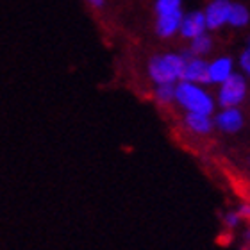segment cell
<instances>
[{"label": "cell", "instance_id": "cell-2", "mask_svg": "<svg viewBox=\"0 0 250 250\" xmlns=\"http://www.w3.org/2000/svg\"><path fill=\"white\" fill-rule=\"evenodd\" d=\"M184 61L186 58L183 54H157L148 61V75L156 84H175L177 81H181Z\"/></svg>", "mask_w": 250, "mask_h": 250}, {"label": "cell", "instance_id": "cell-18", "mask_svg": "<svg viewBox=\"0 0 250 250\" xmlns=\"http://www.w3.org/2000/svg\"><path fill=\"white\" fill-rule=\"evenodd\" d=\"M91 7H95V9H102L105 5V0H86Z\"/></svg>", "mask_w": 250, "mask_h": 250}, {"label": "cell", "instance_id": "cell-10", "mask_svg": "<svg viewBox=\"0 0 250 250\" xmlns=\"http://www.w3.org/2000/svg\"><path fill=\"white\" fill-rule=\"evenodd\" d=\"M184 124H186V127L191 130V132L200 134V136L209 134V132L214 129L211 115H202V113H186Z\"/></svg>", "mask_w": 250, "mask_h": 250}, {"label": "cell", "instance_id": "cell-14", "mask_svg": "<svg viewBox=\"0 0 250 250\" xmlns=\"http://www.w3.org/2000/svg\"><path fill=\"white\" fill-rule=\"evenodd\" d=\"M183 5V0H156V15H168V13H173V11H179Z\"/></svg>", "mask_w": 250, "mask_h": 250}, {"label": "cell", "instance_id": "cell-5", "mask_svg": "<svg viewBox=\"0 0 250 250\" xmlns=\"http://www.w3.org/2000/svg\"><path fill=\"white\" fill-rule=\"evenodd\" d=\"M181 81L188 83H195L200 86H208V61L198 56H191L184 61L183 73H181Z\"/></svg>", "mask_w": 250, "mask_h": 250}, {"label": "cell", "instance_id": "cell-8", "mask_svg": "<svg viewBox=\"0 0 250 250\" xmlns=\"http://www.w3.org/2000/svg\"><path fill=\"white\" fill-rule=\"evenodd\" d=\"M183 9L168 13V15H159L156 20V34L159 38H173L179 34V25H181V18H183Z\"/></svg>", "mask_w": 250, "mask_h": 250}, {"label": "cell", "instance_id": "cell-15", "mask_svg": "<svg viewBox=\"0 0 250 250\" xmlns=\"http://www.w3.org/2000/svg\"><path fill=\"white\" fill-rule=\"evenodd\" d=\"M240 66H241V70H243V73H247L249 75L250 73V48L247 47L243 52H241V56H240Z\"/></svg>", "mask_w": 250, "mask_h": 250}, {"label": "cell", "instance_id": "cell-12", "mask_svg": "<svg viewBox=\"0 0 250 250\" xmlns=\"http://www.w3.org/2000/svg\"><path fill=\"white\" fill-rule=\"evenodd\" d=\"M250 21V11L247 5L240 4V2H232L230 4L229 11V18H227V23L236 29H241V27H247Z\"/></svg>", "mask_w": 250, "mask_h": 250}, {"label": "cell", "instance_id": "cell-6", "mask_svg": "<svg viewBox=\"0 0 250 250\" xmlns=\"http://www.w3.org/2000/svg\"><path fill=\"white\" fill-rule=\"evenodd\" d=\"M213 124L214 127H218L220 130H224L227 134H234V132L243 129L245 116L238 107H222V111L213 118Z\"/></svg>", "mask_w": 250, "mask_h": 250}, {"label": "cell", "instance_id": "cell-4", "mask_svg": "<svg viewBox=\"0 0 250 250\" xmlns=\"http://www.w3.org/2000/svg\"><path fill=\"white\" fill-rule=\"evenodd\" d=\"M230 4H232L230 0H211V2H209L206 11H202L204 18H206V27H208V31L222 29V27L227 23Z\"/></svg>", "mask_w": 250, "mask_h": 250}, {"label": "cell", "instance_id": "cell-16", "mask_svg": "<svg viewBox=\"0 0 250 250\" xmlns=\"http://www.w3.org/2000/svg\"><path fill=\"white\" fill-rule=\"evenodd\" d=\"M240 214H238V211H229V213L224 216V222L227 227H236V225L240 224Z\"/></svg>", "mask_w": 250, "mask_h": 250}, {"label": "cell", "instance_id": "cell-9", "mask_svg": "<svg viewBox=\"0 0 250 250\" xmlns=\"http://www.w3.org/2000/svg\"><path fill=\"white\" fill-rule=\"evenodd\" d=\"M234 72V62L227 56L216 58L214 61L208 62V81L209 84H220Z\"/></svg>", "mask_w": 250, "mask_h": 250}, {"label": "cell", "instance_id": "cell-17", "mask_svg": "<svg viewBox=\"0 0 250 250\" xmlns=\"http://www.w3.org/2000/svg\"><path fill=\"white\" fill-rule=\"evenodd\" d=\"M238 214H240V218H249L250 214V206L249 204H241L240 211H238Z\"/></svg>", "mask_w": 250, "mask_h": 250}, {"label": "cell", "instance_id": "cell-3", "mask_svg": "<svg viewBox=\"0 0 250 250\" xmlns=\"http://www.w3.org/2000/svg\"><path fill=\"white\" fill-rule=\"evenodd\" d=\"M247 93H249V84L245 75L232 72L224 83H220L218 104L222 107H238L245 102Z\"/></svg>", "mask_w": 250, "mask_h": 250}, {"label": "cell", "instance_id": "cell-7", "mask_svg": "<svg viewBox=\"0 0 250 250\" xmlns=\"http://www.w3.org/2000/svg\"><path fill=\"white\" fill-rule=\"evenodd\" d=\"M208 31L206 27V18H204L202 11H191V13H186L181 18V25H179V34L186 40H191L200 32Z\"/></svg>", "mask_w": 250, "mask_h": 250}, {"label": "cell", "instance_id": "cell-1", "mask_svg": "<svg viewBox=\"0 0 250 250\" xmlns=\"http://www.w3.org/2000/svg\"><path fill=\"white\" fill-rule=\"evenodd\" d=\"M175 102L183 107L186 113H202V115H213L214 99L204 89V86L188 81L175 83Z\"/></svg>", "mask_w": 250, "mask_h": 250}, {"label": "cell", "instance_id": "cell-11", "mask_svg": "<svg viewBox=\"0 0 250 250\" xmlns=\"http://www.w3.org/2000/svg\"><path fill=\"white\" fill-rule=\"evenodd\" d=\"M211 50H213V38H211V34H209L208 31L200 32V34H197L195 38L189 40V52H191L193 56L204 58V56H208Z\"/></svg>", "mask_w": 250, "mask_h": 250}, {"label": "cell", "instance_id": "cell-13", "mask_svg": "<svg viewBox=\"0 0 250 250\" xmlns=\"http://www.w3.org/2000/svg\"><path fill=\"white\" fill-rule=\"evenodd\" d=\"M154 97L159 104L168 105L175 102V84L167 83V84H156V91H154Z\"/></svg>", "mask_w": 250, "mask_h": 250}]
</instances>
